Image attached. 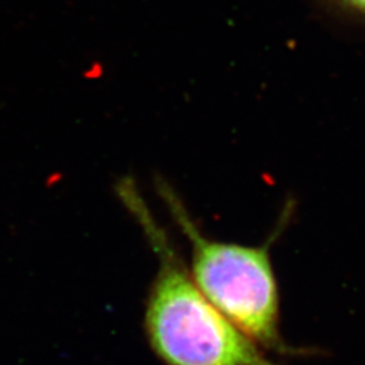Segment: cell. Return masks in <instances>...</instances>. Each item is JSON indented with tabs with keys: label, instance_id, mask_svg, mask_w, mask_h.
I'll return each mask as SVG.
<instances>
[{
	"label": "cell",
	"instance_id": "cell-3",
	"mask_svg": "<svg viewBox=\"0 0 365 365\" xmlns=\"http://www.w3.org/2000/svg\"><path fill=\"white\" fill-rule=\"evenodd\" d=\"M346 4H349L353 9L360 10L365 13V0H344Z\"/></svg>",
	"mask_w": 365,
	"mask_h": 365
},
{
	"label": "cell",
	"instance_id": "cell-1",
	"mask_svg": "<svg viewBox=\"0 0 365 365\" xmlns=\"http://www.w3.org/2000/svg\"><path fill=\"white\" fill-rule=\"evenodd\" d=\"M118 194L144 229L158 259L149 291L145 330L165 365H280L222 314L196 286L168 233L157 223L129 178Z\"/></svg>",
	"mask_w": 365,
	"mask_h": 365
},
{
	"label": "cell",
	"instance_id": "cell-2",
	"mask_svg": "<svg viewBox=\"0 0 365 365\" xmlns=\"http://www.w3.org/2000/svg\"><path fill=\"white\" fill-rule=\"evenodd\" d=\"M157 192L191 248L190 272L206 298L262 349L294 353L279 330V289L271 260L272 240L259 247L210 240L176 191L163 179Z\"/></svg>",
	"mask_w": 365,
	"mask_h": 365
}]
</instances>
